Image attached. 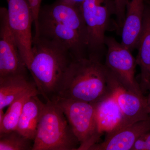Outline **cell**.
Returning a JSON list of instances; mask_svg holds the SVG:
<instances>
[{"instance_id": "1", "label": "cell", "mask_w": 150, "mask_h": 150, "mask_svg": "<svg viewBox=\"0 0 150 150\" xmlns=\"http://www.w3.org/2000/svg\"><path fill=\"white\" fill-rule=\"evenodd\" d=\"M73 60L69 51L62 44L33 37L28 70L39 95L46 102L57 96L64 75Z\"/></svg>"}, {"instance_id": "2", "label": "cell", "mask_w": 150, "mask_h": 150, "mask_svg": "<svg viewBox=\"0 0 150 150\" xmlns=\"http://www.w3.org/2000/svg\"><path fill=\"white\" fill-rule=\"evenodd\" d=\"M112 93L109 71L104 63L85 58L70 64L56 97L96 103Z\"/></svg>"}, {"instance_id": "3", "label": "cell", "mask_w": 150, "mask_h": 150, "mask_svg": "<svg viewBox=\"0 0 150 150\" xmlns=\"http://www.w3.org/2000/svg\"><path fill=\"white\" fill-rule=\"evenodd\" d=\"M46 103L32 150H78L79 143L63 110L54 101Z\"/></svg>"}, {"instance_id": "4", "label": "cell", "mask_w": 150, "mask_h": 150, "mask_svg": "<svg viewBox=\"0 0 150 150\" xmlns=\"http://www.w3.org/2000/svg\"><path fill=\"white\" fill-rule=\"evenodd\" d=\"M80 8L87 32L88 58L103 62L106 48L105 33L115 15L114 0H83Z\"/></svg>"}, {"instance_id": "5", "label": "cell", "mask_w": 150, "mask_h": 150, "mask_svg": "<svg viewBox=\"0 0 150 150\" xmlns=\"http://www.w3.org/2000/svg\"><path fill=\"white\" fill-rule=\"evenodd\" d=\"M54 101L61 108L79 143L78 150H89L98 143L103 134L97 119L96 103L56 97Z\"/></svg>"}, {"instance_id": "6", "label": "cell", "mask_w": 150, "mask_h": 150, "mask_svg": "<svg viewBox=\"0 0 150 150\" xmlns=\"http://www.w3.org/2000/svg\"><path fill=\"white\" fill-rule=\"evenodd\" d=\"M105 66L124 87L139 95H144L135 78L137 65L132 51L110 36L105 37Z\"/></svg>"}, {"instance_id": "7", "label": "cell", "mask_w": 150, "mask_h": 150, "mask_svg": "<svg viewBox=\"0 0 150 150\" xmlns=\"http://www.w3.org/2000/svg\"><path fill=\"white\" fill-rule=\"evenodd\" d=\"M9 25L28 69L31 59L33 16L27 0H6Z\"/></svg>"}, {"instance_id": "8", "label": "cell", "mask_w": 150, "mask_h": 150, "mask_svg": "<svg viewBox=\"0 0 150 150\" xmlns=\"http://www.w3.org/2000/svg\"><path fill=\"white\" fill-rule=\"evenodd\" d=\"M33 37L44 38L62 44L69 51L74 60L88 57L86 37L65 25L39 18Z\"/></svg>"}, {"instance_id": "9", "label": "cell", "mask_w": 150, "mask_h": 150, "mask_svg": "<svg viewBox=\"0 0 150 150\" xmlns=\"http://www.w3.org/2000/svg\"><path fill=\"white\" fill-rule=\"evenodd\" d=\"M8 20L7 8H0V78L28 74Z\"/></svg>"}, {"instance_id": "10", "label": "cell", "mask_w": 150, "mask_h": 150, "mask_svg": "<svg viewBox=\"0 0 150 150\" xmlns=\"http://www.w3.org/2000/svg\"><path fill=\"white\" fill-rule=\"evenodd\" d=\"M111 73V91L123 113L124 126L138 121L149 120L148 97L139 95L127 89Z\"/></svg>"}, {"instance_id": "11", "label": "cell", "mask_w": 150, "mask_h": 150, "mask_svg": "<svg viewBox=\"0 0 150 150\" xmlns=\"http://www.w3.org/2000/svg\"><path fill=\"white\" fill-rule=\"evenodd\" d=\"M39 18L65 25L83 35L87 41L86 27L80 7L56 0L41 6Z\"/></svg>"}, {"instance_id": "12", "label": "cell", "mask_w": 150, "mask_h": 150, "mask_svg": "<svg viewBox=\"0 0 150 150\" xmlns=\"http://www.w3.org/2000/svg\"><path fill=\"white\" fill-rule=\"evenodd\" d=\"M149 131L150 120L138 121L107 134L103 142L89 150H131L137 139Z\"/></svg>"}, {"instance_id": "13", "label": "cell", "mask_w": 150, "mask_h": 150, "mask_svg": "<svg viewBox=\"0 0 150 150\" xmlns=\"http://www.w3.org/2000/svg\"><path fill=\"white\" fill-rule=\"evenodd\" d=\"M145 7L144 0H126V17L121 30V43L131 51L137 48Z\"/></svg>"}, {"instance_id": "14", "label": "cell", "mask_w": 150, "mask_h": 150, "mask_svg": "<svg viewBox=\"0 0 150 150\" xmlns=\"http://www.w3.org/2000/svg\"><path fill=\"white\" fill-rule=\"evenodd\" d=\"M136 59L141 70L140 85L143 93L150 88V6L145 2L142 29L137 42Z\"/></svg>"}, {"instance_id": "15", "label": "cell", "mask_w": 150, "mask_h": 150, "mask_svg": "<svg viewBox=\"0 0 150 150\" xmlns=\"http://www.w3.org/2000/svg\"><path fill=\"white\" fill-rule=\"evenodd\" d=\"M96 105L98 123L102 134L124 126L123 113L113 93L96 103Z\"/></svg>"}, {"instance_id": "16", "label": "cell", "mask_w": 150, "mask_h": 150, "mask_svg": "<svg viewBox=\"0 0 150 150\" xmlns=\"http://www.w3.org/2000/svg\"><path fill=\"white\" fill-rule=\"evenodd\" d=\"M36 88L34 81L29 80L28 74L0 78V110H4L25 93Z\"/></svg>"}, {"instance_id": "17", "label": "cell", "mask_w": 150, "mask_h": 150, "mask_svg": "<svg viewBox=\"0 0 150 150\" xmlns=\"http://www.w3.org/2000/svg\"><path fill=\"white\" fill-rule=\"evenodd\" d=\"M46 105L39 99L38 95L30 97L23 106L17 131L33 141Z\"/></svg>"}, {"instance_id": "18", "label": "cell", "mask_w": 150, "mask_h": 150, "mask_svg": "<svg viewBox=\"0 0 150 150\" xmlns=\"http://www.w3.org/2000/svg\"><path fill=\"white\" fill-rule=\"evenodd\" d=\"M36 95H39L36 88L27 91L9 105L0 122V134L16 130L24 104L30 97Z\"/></svg>"}, {"instance_id": "19", "label": "cell", "mask_w": 150, "mask_h": 150, "mask_svg": "<svg viewBox=\"0 0 150 150\" xmlns=\"http://www.w3.org/2000/svg\"><path fill=\"white\" fill-rule=\"evenodd\" d=\"M33 144L16 130L0 134V150H32Z\"/></svg>"}, {"instance_id": "20", "label": "cell", "mask_w": 150, "mask_h": 150, "mask_svg": "<svg viewBox=\"0 0 150 150\" xmlns=\"http://www.w3.org/2000/svg\"><path fill=\"white\" fill-rule=\"evenodd\" d=\"M114 1L116 8L115 28L119 34H121L126 17V0H114Z\"/></svg>"}, {"instance_id": "21", "label": "cell", "mask_w": 150, "mask_h": 150, "mask_svg": "<svg viewBox=\"0 0 150 150\" xmlns=\"http://www.w3.org/2000/svg\"><path fill=\"white\" fill-rule=\"evenodd\" d=\"M131 150H150V131L137 139Z\"/></svg>"}, {"instance_id": "22", "label": "cell", "mask_w": 150, "mask_h": 150, "mask_svg": "<svg viewBox=\"0 0 150 150\" xmlns=\"http://www.w3.org/2000/svg\"><path fill=\"white\" fill-rule=\"evenodd\" d=\"M27 1L29 3L30 8L32 11L33 23H34L35 29L37 27L39 12L42 6H41L42 0H27Z\"/></svg>"}, {"instance_id": "23", "label": "cell", "mask_w": 150, "mask_h": 150, "mask_svg": "<svg viewBox=\"0 0 150 150\" xmlns=\"http://www.w3.org/2000/svg\"><path fill=\"white\" fill-rule=\"evenodd\" d=\"M149 94L148 97V102H149V107L150 113H149V120L150 121V88L149 90Z\"/></svg>"}, {"instance_id": "24", "label": "cell", "mask_w": 150, "mask_h": 150, "mask_svg": "<svg viewBox=\"0 0 150 150\" xmlns=\"http://www.w3.org/2000/svg\"><path fill=\"white\" fill-rule=\"evenodd\" d=\"M145 2L150 6V0H144Z\"/></svg>"}]
</instances>
